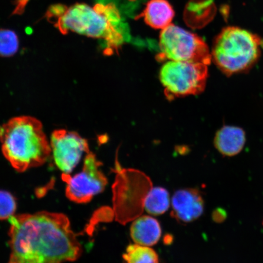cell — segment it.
<instances>
[{
  "label": "cell",
  "instance_id": "obj_1",
  "mask_svg": "<svg viewBox=\"0 0 263 263\" xmlns=\"http://www.w3.org/2000/svg\"><path fill=\"white\" fill-rule=\"evenodd\" d=\"M8 263H64L80 258L83 249L64 214L40 212L9 219Z\"/></svg>",
  "mask_w": 263,
  "mask_h": 263
},
{
  "label": "cell",
  "instance_id": "obj_2",
  "mask_svg": "<svg viewBox=\"0 0 263 263\" xmlns=\"http://www.w3.org/2000/svg\"><path fill=\"white\" fill-rule=\"evenodd\" d=\"M48 21L62 34L69 32L104 41L105 53L118 51L129 37L119 10L114 3L91 6L77 3L70 7L59 5L49 12Z\"/></svg>",
  "mask_w": 263,
  "mask_h": 263
},
{
  "label": "cell",
  "instance_id": "obj_3",
  "mask_svg": "<svg viewBox=\"0 0 263 263\" xmlns=\"http://www.w3.org/2000/svg\"><path fill=\"white\" fill-rule=\"evenodd\" d=\"M0 142L3 156L20 173L42 166L51 155L43 125L34 117L12 118L1 125Z\"/></svg>",
  "mask_w": 263,
  "mask_h": 263
},
{
  "label": "cell",
  "instance_id": "obj_4",
  "mask_svg": "<svg viewBox=\"0 0 263 263\" xmlns=\"http://www.w3.org/2000/svg\"><path fill=\"white\" fill-rule=\"evenodd\" d=\"M257 35L236 26H229L217 35L213 45L212 61L228 77L251 69L261 54Z\"/></svg>",
  "mask_w": 263,
  "mask_h": 263
},
{
  "label": "cell",
  "instance_id": "obj_5",
  "mask_svg": "<svg viewBox=\"0 0 263 263\" xmlns=\"http://www.w3.org/2000/svg\"><path fill=\"white\" fill-rule=\"evenodd\" d=\"M158 59L209 65L212 61L208 45L199 35L174 24L160 33Z\"/></svg>",
  "mask_w": 263,
  "mask_h": 263
},
{
  "label": "cell",
  "instance_id": "obj_6",
  "mask_svg": "<svg viewBox=\"0 0 263 263\" xmlns=\"http://www.w3.org/2000/svg\"><path fill=\"white\" fill-rule=\"evenodd\" d=\"M208 67L202 63L167 61L160 71V80L166 98L172 100L201 93L209 77Z\"/></svg>",
  "mask_w": 263,
  "mask_h": 263
},
{
  "label": "cell",
  "instance_id": "obj_7",
  "mask_svg": "<svg viewBox=\"0 0 263 263\" xmlns=\"http://www.w3.org/2000/svg\"><path fill=\"white\" fill-rule=\"evenodd\" d=\"M102 163L93 153L87 154L81 172L71 177L63 174L66 183V196L71 201L78 203L90 202L95 196L106 188L107 179L100 170Z\"/></svg>",
  "mask_w": 263,
  "mask_h": 263
},
{
  "label": "cell",
  "instance_id": "obj_8",
  "mask_svg": "<svg viewBox=\"0 0 263 263\" xmlns=\"http://www.w3.org/2000/svg\"><path fill=\"white\" fill-rule=\"evenodd\" d=\"M50 146L55 165L63 174L71 173L82 155L90 151L87 140L75 132L65 129L55 130L52 133Z\"/></svg>",
  "mask_w": 263,
  "mask_h": 263
},
{
  "label": "cell",
  "instance_id": "obj_9",
  "mask_svg": "<svg viewBox=\"0 0 263 263\" xmlns=\"http://www.w3.org/2000/svg\"><path fill=\"white\" fill-rule=\"evenodd\" d=\"M172 216L180 223L195 221L202 216L204 201L195 189H186L177 191L172 198Z\"/></svg>",
  "mask_w": 263,
  "mask_h": 263
},
{
  "label": "cell",
  "instance_id": "obj_10",
  "mask_svg": "<svg viewBox=\"0 0 263 263\" xmlns=\"http://www.w3.org/2000/svg\"><path fill=\"white\" fill-rule=\"evenodd\" d=\"M246 141V133L241 128L226 126L217 132L214 143L223 156L232 157L241 152Z\"/></svg>",
  "mask_w": 263,
  "mask_h": 263
},
{
  "label": "cell",
  "instance_id": "obj_11",
  "mask_svg": "<svg viewBox=\"0 0 263 263\" xmlns=\"http://www.w3.org/2000/svg\"><path fill=\"white\" fill-rule=\"evenodd\" d=\"M130 236L136 245L151 247L159 242L162 229L159 222L149 216H142L130 227Z\"/></svg>",
  "mask_w": 263,
  "mask_h": 263
},
{
  "label": "cell",
  "instance_id": "obj_12",
  "mask_svg": "<svg viewBox=\"0 0 263 263\" xmlns=\"http://www.w3.org/2000/svg\"><path fill=\"white\" fill-rule=\"evenodd\" d=\"M141 16L151 28L163 30L172 24L175 12L167 0H149Z\"/></svg>",
  "mask_w": 263,
  "mask_h": 263
},
{
  "label": "cell",
  "instance_id": "obj_13",
  "mask_svg": "<svg viewBox=\"0 0 263 263\" xmlns=\"http://www.w3.org/2000/svg\"><path fill=\"white\" fill-rule=\"evenodd\" d=\"M143 206L146 212L150 215H163L170 206L168 192L162 187H156L151 189L144 197Z\"/></svg>",
  "mask_w": 263,
  "mask_h": 263
},
{
  "label": "cell",
  "instance_id": "obj_14",
  "mask_svg": "<svg viewBox=\"0 0 263 263\" xmlns=\"http://www.w3.org/2000/svg\"><path fill=\"white\" fill-rule=\"evenodd\" d=\"M123 258L127 263H160L155 251L149 247L136 244L127 247Z\"/></svg>",
  "mask_w": 263,
  "mask_h": 263
},
{
  "label": "cell",
  "instance_id": "obj_15",
  "mask_svg": "<svg viewBox=\"0 0 263 263\" xmlns=\"http://www.w3.org/2000/svg\"><path fill=\"white\" fill-rule=\"evenodd\" d=\"M19 48V40L14 31L10 29H0V57H11Z\"/></svg>",
  "mask_w": 263,
  "mask_h": 263
},
{
  "label": "cell",
  "instance_id": "obj_16",
  "mask_svg": "<svg viewBox=\"0 0 263 263\" xmlns=\"http://www.w3.org/2000/svg\"><path fill=\"white\" fill-rule=\"evenodd\" d=\"M16 200L11 193L0 190V220L9 219L15 212Z\"/></svg>",
  "mask_w": 263,
  "mask_h": 263
}]
</instances>
